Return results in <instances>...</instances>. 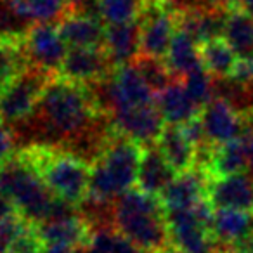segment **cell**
<instances>
[{
	"label": "cell",
	"mask_w": 253,
	"mask_h": 253,
	"mask_svg": "<svg viewBox=\"0 0 253 253\" xmlns=\"http://www.w3.org/2000/svg\"><path fill=\"white\" fill-rule=\"evenodd\" d=\"M208 175L203 170L193 169L180 173L172 180L169 187L160 196L165 211L172 210H191L201 200L207 198Z\"/></svg>",
	"instance_id": "cell-14"
},
{
	"label": "cell",
	"mask_w": 253,
	"mask_h": 253,
	"mask_svg": "<svg viewBox=\"0 0 253 253\" xmlns=\"http://www.w3.org/2000/svg\"><path fill=\"white\" fill-rule=\"evenodd\" d=\"M87 253H144L132 245L128 239L123 238L113 227L95 229L94 238L87 246Z\"/></svg>",
	"instance_id": "cell-29"
},
{
	"label": "cell",
	"mask_w": 253,
	"mask_h": 253,
	"mask_svg": "<svg viewBox=\"0 0 253 253\" xmlns=\"http://www.w3.org/2000/svg\"><path fill=\"white\" fill-rule=\"evenodd\" d=\"M241 9L246 12V14H250L253 18V0H243Z\"/></svg>",
	"instance_id": "cell-38"
},
{
	"label": "cell",
	"mask_w": 253,
	"mask_h": 253,
	"mask_svg": "<svg viewBox=\"0 0 253 253\" xmlns=\"http://www.w3.org/2000/svg\"><path fill=\"white\" fill-rule=\"evenodd\" d=\"M156 106L162 113L165 125L182 126L201 113V108L193 101L182 80H173L165 90L156 95Z\"/></svg>",
	"instance_id": "cell-18"
},
{
	"label": "cell",
	"mask_w": 253,
	"mask_h": 253,
	"mask_svg": "<svg viewBox=\"0 0 253 253\" xmlns=\"http://www.w3.org/2000/svg\"><path fill=\"white\" fill-rule=\"evenodd\" d=\"M16 137L14 132L11 130V126L7 123L0 122V163L4 165L5 162L16 155Z\"/></svg>",
	"instance_id": "cell-32"
},
{
	"label": "cell",
	"mask_w": 253,
	"mask_h": 253,
	"mask_svg": "<svg viewBox=\"0 0 253 253\" xmlns=\"http://www.w3.org/2000/svg\"><path fill=\"white\" fill-rule=\"evenodd\" d=\"M156 148L163 155L170 167L175 170L177 175L186 173L194 169L196 162V148L184 135L182 128L177 125H165L156 141Z\"/></svg>",
	"instance_id": "cell-19"
},
{
	"label": "cell",
	"mask_w": 253,
	"mask_h": 253,
	"mask_svg": "<svg viewBox=\"0 0 253 253\" xmlns=\"http://www.w3.org/2000/svg\"><path fill=\"white\" fill-rule=\"evenodd\" d=\"M253 232V213L239 210H215L211 234L218 245H232Z\"/></svg>",
	"instance_id": "cell-21"
},
{
	"label": "cell",
	"mask_w": 253,
	"mask_h": 253,
	"mask_svg": "<svg viewBox=\"0 0 253 253\" xmlns=\"http://www.w3.org/2000/svg\"><path fill=\"white\" fill-rule=\"evenodd\" d=\"M71 253H87V248H75Z\"/></svg>",
	"instance_id": "cell-41"
},
{
	"label": "cell",
	"mask_w": 253,
	"mask_h": 253,
	"mask_svg": "<svg viewBox=\"0 0 253 253\" xmlns=\"http://www.w3.org/2000/svg\"><path fill=\"white\" fill-rule=\"evenodd\" d=\"M245 172H248V156H246V144L243 139L232 141L224 146H215L211 163L207 170L208 179L236 175V173Z\"/></svg>",
	"instance_id": "cell-24"
},
{
	"label": "cell",
	"mask_w": 253,
	"mask_h": 253,
	"mask_svg": "<svg viewBox=\"0 0 253 253\" xmlns=\"http://www.w3.org/2000/svg\"><path fill=\"white\" fill-rule=\"evenodd\" d=\"M104 50L115 68L134 63L141 56V19L125 25H106Z\"/></svg>",
	"instance_id": "cell-16"
},
{
	"label": "cell",
	"mask_w": 253,
	"mask_h": 253,
	"mask_svg": "<svg viewBox=\"0 0 253 253\" xmlns=\"http://www.w3.org/2000/svg\"><path fill=\"white\" fill-rule=\"evenodd\" d=\"M217 253H229V252H227V248H225L224 245H218V243H217Z\"/></svg>",
	"instance_id": "cell-40"
},
{
	"label": "cell",
	"mask_w": 253,
	"mask_h": 253,
	"mask_svg": "<svg viewBox=\"0 0 253 253\" xmlns=\"http://www.w3.org/2000/svg\"><path fill=\"white\" fill-rule=\"evenodd\" d=\"M33 115L40 128L59 142H78L88 137L104 141L111 130L104 135L95 134L99 122L108 116L101 113L90 87L61 77L49 82Z\"/></svg>",
	"instance_id": "cell-1"
},
{
	"label": "cell",
	"mask_w": 253,
	"mask_h": 253,
	"mask_svg": "<svg viewBox=\"0 0 253 253\" xmlns=\"http://www.w3.org/2000/svg\"><path fill=\"white\" fill-rule=\"evenodd\" d=\"M75 248L66 245H45L43 248V253H71Z\"/></svg>",
	"instance_id": "cell-37"
},
{
	"label": "cell",
	"mask_w": 253,
	"mask_h": 253,
	"mask_svg": "<svg viewBox=\"0 0 253 253\" xmlns=\"http://www.w3.org/2000/svg\"><path fill=\"white\" fill-rule=\"evenodd\" d=\"M35 227L45 245H66L71 248H87L95 232L94 225L82 213L77 217L43 222Z\"/></svg>",
	"instance_id": "cell-15"
},
{
	"label": "cell",
	"mask_w": 253,
	"mask_h": 253,
	"mask_svg": "<svg viewBox=\"0 0 253 253\" xmlns=\"http://www.w3.org/2000/svg\"><path fill=\"white\" fill-rule=\"evenodd\" d=\"M109 118H111L113 128L122 132L126 137L134 139L144 148L156 144L160 134L165 128V120H163L156 102L149 106H142V108L116 113Z\"/></svg>",
	"instance_id": "cell-11"
},
{
	"label": "cell",
	"mask_w": 253,
	"mask_h": 253,
	"mask_svg": "<svg viewBox=\"0 0 253 253\" xmlns=\"http://www.w3.org/2000/svg\"><path fill=\"white\" fill-rule=\"evenodd\" d=\"M207 200L215 210H239L253 213V177L245 172L208 179Z\"/></svg>",
	"instance_id": "cell-12"
},
{
	"label": "cell",
	"mask_w": 253,
	"mask_h": 253,
	"mask_svg": "<svg viewBox=\"0 0 253 253\" xmlns=\"http://www.w3.org/2000/svg\"><path fill=\"white\" fill-rule=\"evenodd\" d=\"M16 213H19V211H18V208H16L14 201H12L5 193L0 191V222L12 217V215H16Z\"/></svg>",
	"instance_id": "cell-34"
},
{
	"label": "cell",
	"mask_w": 253,
	"mask_h": 253,
	"mask_svg": "<svg viewBox=\"0 0 253 253\" xmlns=\"http://www.w3.org/2000/svg\"><path fill=\"white\" fill-rule=\"evenodd\" d=\"M215 7L225 9V11H232V9H241L243 0H210Z\"/></svg>",
	"instance_id": "cell-36"
},
{
	"label": "cell",
	"mask_w": 253,
	"mask_h": 253,
	"mask_svg": "<svg viewBox=\"0 0 253 253\" xmlns=\"http://www.w3.org/2000/svg\"><path fill=\"white\" fill-rule=\"evenodd\" d=\"M113 71L115 64L104 49H70L57 77L92 85L106 80Z\"/></svg>",
	"instance_id": "cell-10"
},
{
	"label": "cell",
	"mask_w": 253,
	"mask_h": 253,
	"mask_svg": "<svg viewBox=\"0 0 253 253\" xmlns=\"http://www.w3.org/2000/svg\"><path fill=\"white\" fill-rule=\"evenodd\" d=\"M52 78V75L32 66L21 77L0 88V122L12 125L32 118Z\"/></svg>",
	"instance_id": "cell-6"
},
{
	"label": "cell",
	"mask_w": 253,
	"mask_h": 253,
	"mask_svg": "<svg viewBox=\"0 0 253 253\" xmlns=\"http://www.w3.org/2000/svg\"><path fill=\"white\" fill-rule=\"evenodd\" d=\"M200 56L203 68L215 78L225 80L231 78L236 70L239 57L224 39H217L200 45Z\"/></svg>",
	"instance_id": "cell-25"
},
{
	"label": "cell",
	"mask_w": 253,
	"mask_h": 253,
	"mask_svg": "<svg viewBox=\"0 0 253 253\" xmlns=\"http://www.w3.org/2000/svg\"><path fill=\"white\" fill-rule=\"evenodd\" d=\"M135 68L139 70V73L142 75V78L146 80V84L149 85L155 95H158L162 90H165L173 80H177L172 75V71L169 70L165 59H156V57L149 56H139L134 61Z\"/></svg>",
	"instance_id": "cell-28"
},
{
	"label": "cell",
	"mask_w": 253,
	"mask_h": 253,
	"mask_svg": "<svg viewBox=\"0 0 253 253\" xmlns=\"http://www.w3.org/2000/svg\"><path fill=\"white\" fill-rule=\"evenodd\" d=\"M165 63L173 77L177 80H182L191 71L203 66L200 56V45L187 33L177 30L175 37L172 40V45L169 49V54L165 57Z\"/></svg>",
	"instance_id": "cell-22"
},
{
	"label": "cell",
	"mask_w": 253,
	"mask_h": 253,
	"mask_svg": "<svg viewBox=\"0 0 253 253\" xmlns=\"http://www.w3.org/2000/svg\"><path fill=\"white\" fill-rule=\"evenodd\" d=\"M175 177V170L167 163L160 149L155 144L146 146L141 158V167H139L137 189L155 198H160Z\"/></svg>",
	"instance_id": "cell-17"
},
{
	"label": "cell",
	"mask_w": 253,
	"mask_h": 253,
	"mask_svg": "<svg viewBox=\"0 0 253 253\" xmlns=\"http://www.w3.org/2000/svg\"><path fill=\"white\" fill-rule=\"evenodd\" d=\"M148 0H97L99 18L104 25L139 21Z\"/></svg>",
	"instance_id": "cell-27"
},
{
	"label": "cell",
	"mask_w": 253,
	"mask_h": 253,
	"mask_svg": "<svg viewBox=\"0 0 253 253\" xmlns=\"http://www.w3.org/2000/svg\"><path fill=\"white\" fill-rule=\"evenodd\" d=\"M0 172H2V163H0Z\"/></svg>",
	"instance_id": "cell-42"
},
{
	"label": "cell",
	"mask_w": 253,
	"mask_h": 253,
	"mask_svg": "<svg viewBox=\"0 0 253 253\" xmlns=\"http://www.w3.org/2000/svg\"><path fill=\"white\" fill-rule=\"evenodd\" d=\"M232 80L243 85H253V57L239 59L236 64V70L232 73Z\"/></svg>",
	"instance_id": "cell-33"
},
{
	"label": "cell",
	"mask_w": 253,
	"mask_h": 253,
	"mask_svg": "<svg viewBox=\"0 0 253 253\" xmlns=\"http://www.w3.org/2000/svg\"><path fill=\"white\" fill-rule=\"evenodd\" d=\"M113 229L144 253L170 246L165 208L160 198L139 189L126 191L113 203Z\"/></svg>",
	"instance_id": "cell-4"
},
{
	"label": "cell",
	"mask_w": 253,
	"mask_h": 253,
	"mask_svg": "<svg viewBox=\"0 0 253 253\" xmlns=\"http://www.w3.org/2000/svg\"><path fill=\"white\" fill-rule=\"evenodd\" d=\"M26 52L33 68L57 77L68 54V45L61 37L56 23H39L25 32Z\"/></svg>",
	"instance_id": "cell-7"
},
{
	"label": "cell",
	"mask_w": 253,
	"mask_h": 253,
	"mask_svg": "<svg viewBox=\"0 0 253 253\" xmlns=\"http://www.w3.org/2000/svg\"><path fill=\"white\" fill-rule=\"evenodd\" d=\"M170 245L180 253H217V241L193 210L165 211Z\"/></svg>",
	"instance_id": "cell-8"
},
{
	"label": "cell",
	"mask_w": 253,
	"mask_h": 253,
	"mask_svg": "<svg viewBox=\"0 0 253 253\" xmlns=\"http://www.w3.org/2000/svg\"><path fill=\"white\" fill-rule=\"evenodd\" d=\"M200 116L208 142H211L213 146L229 144L241 139L245 134V116L220 97L211 99L207 106H203Z\"/></svg>",
	"instance_id": "cell-9"
},
{
	"label": "cell",
	"mask_w": 253,
	"mask_h": 253,
	"mask_svg": "<svg viewBox=\"0 0 253 253\" xmlns=\"http://www.w3.org/2000/svg\"><path fill=\"white\" fill-rule=\"evenodd\" d=\"M5 4L18 19L33 25L57 23L68 12V0H5Z\"/></svg>",
	"instance_id": "cell-23"
},
{
	"label": "cell",
	"mask_w": 253,
	"mask_h": 253,
	"mask_svg": "<svg viewBox=\"0 0 253 253\" xmlns=\"http://www.w3.org/2000/svg\"><path fill=\"white\" fill-rule=\"evenodd\" d=\"M32 68L26 52L25 32L0 33V88Z\"/></svg>",
	"instance_id": "cell-20"
},
{
	"label": "cell",
	"mask_w": 253,
	"mask_h": 253,
	"mask_svg": "<svg viewBox=\"0 0 253 253\" xmlns=\"http://www.w3.org/2000/svg\"><path fill=\"white\" fill-rule=\"evenodd\" d=\"M19 153L56 198L77 207L88 200L92 163L80 155L40 142L26 146Z\"/></svg>",
	"instance_id": "cell-3"
},
{
	"label": "cell",
	"mask_w": 253,
	"mask_h": 253,
	"mask_svg": "<svg viewBox=\"0 0 253 253\" xmlns=\"http://www.w3.org/2000/svg\"><path fill=\"white\" fill-rule=\"evenodd\" d=\"M241 139L245 141V144H246V156H248V173L253 177V128H246Z\"/></svg>",
	"instance_id": "cell-35"
},
{
	"label": "cell",
	"mask_w": 253,
	"mask_h": 253,
	"mask_svg": "<svg viewBox=\"0 0 253 253\" xmlns=\"http://www.w3.org/2000/svg\"><path fill=\"white\" fill-rule=\"evenodd\" d=\"M56 25L63 40L71 49H104L106 25L99 18L66 12Z\"/></svg>",
	"instance_id": "cell-13"
},
{
	"label": "cell",
	"mask_w": 253,
	"mask_h": 253,
	"mask_svg": "<svg viewBox=\"0 0 253 253\" xmlns=\"http://www.w3.org/2000/svg\"><path fill=\"white\" fill-rule=\"evenodd\" d=\"M43 248H45V243L39 236L37 227L30 225L7 246L5 253H43Z\"/></svg>",
	"instance_id": "cell-31"
},
{
	"label": "cell",
	"mask_w": 253,
	"mask_h": 253,
	"mask_svg": "<svg viewBox=\"0 0 253 253\" xmlns=\"http://www.w3.org/2000/svg\"><path fill=\"white\" fill-rule=\"evenodd\" d=\"M156 253H180V252L177 248H173L172 245H170V246H167V248L160 250V252H156Z\"/></svg>",
	"instance_id": "cell-39"
},
{
	"label": "cell",
	"mask_w": 253,
	"mask_h": 253,
	"mask_svg": "<svg viewBox=\"0 0 253 253\" xmlns=\"http://www.w3.org/2000/svg\"><path fill=\"white\" fill-rule=\"evenodd\" d=\"M182 84L186 87L187 94L193 97V101L200 108L207 106L211 99H215V78L203 66H200L198 70L191 71L187 77H184Z\"/></svg>",
	"instance_id": "cell-30"
},
{
	"label": "cell",
	"mask_w": 253,
	"mask_h": 253,
	"mask_svg": "<svg viewBox=\"0 0 253 253\" xmlns=\"http://www.w3.org/2000/svg\"><path fill=\"white\" fill-rule=\"evenodd\" d=\"M144 146L126 137L116 128L109 130L99 155L92 162L88 200L113 205L137 182Z\"/></svg>",
	"instance_id": "cell-2"
},
{
	"label": "cell",
	"mask_w": 253,
	"mask_h": 253,
	"mask_svg": "<svg viewBox=\"0 0 253 253\" xmlns=\"http://www.w3.org/2000/svg\"><path fill=\"white\" fill-rule=\"evenodd\" d=\"M0 191L14 201L18 211L30 224L47 222L56 196L47 189L40 175L19 151L2 165Z\"/></svg>",
	"instance_id": "cell-5"
},
{
	"label": "cell",
	"mask_w": 253,
	"mask_h": 253,
	"mask_svg": "<svg viewBox=\"0 0 253 253\" xmlns=\"http://www.w3.org/2000/svg\"><path fill=\"white\" fill-rule=\"evenodd\" d=\"M224 40L232 47L239 59L253 57V18L243 9L229 11Z\"/></svg>",
	"instance_id": "cell-26"
}]
</instances>
